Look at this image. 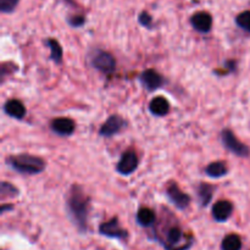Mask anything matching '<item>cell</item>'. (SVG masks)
I'll return each instance as SVG.
<instances>
[{
    "label": "cell",
    "instance_id": "6da1fadb",
    "mask_svg": "<svg viewBox=\"0 0 250 250\" xmlns=\"http://www.w3.org/2000/svg\"><path fill=\"white\" fill-rule=\"evenodd\" d=\"M89 195L85 194L80 185H73L66 194V207L71 220L81 232L88 229V212H89Z\"/></svg>",
    "mask_w": 250,
    "mask_h": 250
},
{
    "label": "cell",
    "instance_id": "7a4b0ae2",
    "mask_svg": "<svg viewBox=\"0 0 250 250\" xmlns=\"http://www.w3.org/2000/svg\"><path fill=\"white\" fill-rule=\"evenodd\" d=\"M6 164L16 172L22 175H38L46 167V163L42 158L32 154H17L6 158Z\"/></svg>",
    "mask_w": 250,
    "mask_h": 250
},
{
    "label": "cell",
    "instance_id": "3957f363",
    "mask_svg": "<svg viewBox=\"0 0 250 250\" xmlns=\"http://www.w3.org/2000/svg\"><path fill=\"white\" fill-rule=\"evenodd\" d=\"M221 141L225 148L229 149L234 155L239 156V158H248L250 155L249 146L247 144L242 143L231 129H224L221 132Z\"/></svg>",
    "mask_w": 250,
    "mask_h": 250
},
{
    "label": "cell",
    "instance_id": "277c9868",
    "mask_svg": "<svg viewBox=\"0 0 250 250\" xmlns=\"http://www.w3.org/2000/svg\"><path fill=\"white\" fill-rule=\"evenodd\" d=\"M92 65L98 71H100L103 73H106V75H110V73H112L116 70V60L107 51H97L92 59Z\"/></svg>",
    "mask_w": 250,
    "mask_h": 250
},
{
    "label": "cell",
    "instance_id": "5b68a950",
    "mask_svg": "<svg viewBox=\"0 0 250 250\" xmlns=\"http://www.w3.org/2000/svg\"><path fill=\"white\" fill-rule=\"evenodd\" d=\"M166 195H167L168 199L172 202V204L180 210L187 209L190 205V202H192V198H190L187 193L183 192V190L178 187L177 183H170V185L167 186V188H166Z\"/></svg>",
    "mask_w": 250,
    "mask_h": 250
},
{
    "label": "cell",
    "instance_id": "8992f818",
    "mask_svg": "<svg viewBox=\"0 0 250 250\" xmlns=\"http://www.w3.org/2000/svg\"><path fill=\"white\" fill-rule=\"evenodd\" d=\"M99 233L105 237H109V238L122 239V241L128 237V232L120 226L117 217H112L109 221L103 222L99 226Z\"/></svg>",
    "mask_w": 250,
    "mask_h": 250
},
{
    "label": "cell",
    "instance_id": "52a82bcc",
    "mask_svg": "<svg viewBox=\"0 0 250 250\" xmlns=\"http://www.w3.org/2000/svg\"><path fill=\"white\" fill-rule=\"evenodd\" d=\"M138 155L134 150H126L122 154L121 159L117 163L116 170L117 172L121 173L122 176H128L133 173L138 167Z\"/></svg>",
    "mask_w": 250,
    "mask_h": 250
},
{
    "label": "cell",
    "instance_id": "ba28073f",
    "mask_svg": "<svg viewBox=\"0 0 250 250\" xmlns=\"http://www.w3.org/2000/svg\"><path fill=\"white\" fill-rule=\"evenodd\" d=\"M126 125L127 122L124 117H121L120 115H111L100 127L99 134L102 137L110 138V137H114L115 134L121 132L126 127Z\"/></svg>",
    "mask_w": 250,
    "mask_h": 250
},
{
    "label": "cell",
    "instance_id": "9c48e42d",
    "mask_svg": "<svg viewBox=\"0 0 250 250\" xmlns=\"http://www.w3.org/2000/svg\"><path fill=\"white\" fill-rule=\"evenodd\" d=\"M139 80H141L143 87L146 90H149V92H154V90L159 89V88H161L165 84V78L158 71L153 70V68L144 70L141 73V76H139Z\"/></svg>",
    "mask_w": 250,
    "mask_h": 250
},
{
    "label": "cell",
    "instance_id": "30bf717a",
    "mask_svg": "<svg viewBox=\"0 0 250 250\" xmlns=\"http://www.w3.org/2000/svg\"><path fill=\"white\" fill-rule=\"evenodd\" d=\"M190 23L195 31L208 33L212 28V16L207 11H198L190 17Z\"/></svg>",
    "mask_w": 250,
    "mask_h": 250
},
{
    "label": "cell",
    "instance_id": "8fae6325",
    "mask_svg": "<svg viewBox=\"0 0 250 250\" xmlns=\"http://www.w3.org/2000/svg\"><path fill=\"white\" fill-rule=\"evenodd\" d=\"M233 214V204L229 200H219L212 207V217L217 222H225Z\"/></svg>",
    "mask_w": 250,
    "mask_h": 250
},
{
    "label": "cell",
    "instance_id": "7c38bea8",
    "mask_svg": "<svg viewBox=\"0 0 250 250\" xmlns=\"http://www.w3.org/2000/svg\"><path fill=\"white\" fill-rule=\"evenodd\" d=\"M51 129L55 132L59 136H71L76 129V124L73 120L68 119V117H59L51 121L50 125Z\"/></svg>",
    "mask_w": 250,
    "mask_h": 250
},
{
    "label": "cell",
    "instance_id": "4fadbf2b",
    "mask_svg": "<svg viewBox=\"0 0 250 250\" xmlns=\"http://www.w3.org/2000/svg\"><path fill=\"white\" fill-rule=\"evenodd\" d=\"M4 112L7 116L12 117L16 120H22L26 116V107L20 100L11 99L7 100L4 105Z\"/></svg>",
    "mask_w": 250,
    "mask_h": 250
},
{
    "label": "cell",
    "instance_id": "5bb4252c",
    "mask_svg": "<svg viewBox=\"0 0 250 250\" xmlns=\"http://www.w3.org/2000/svg\"><path fill=\"white\" fill-rule=\"evenodd\" d=\"M149 110L155 116H165L170 111V103L164 97H156L149 104Z\"/></svg>",
    "mask_w": 250,
    "mask_h": 250
},
{
    "label": "cell",
    "instance_id": "9a60e30c",
    "mask_svg": "<svg viewBox=\"0 0 250 250\" xmlns=\"http://www.w3.org/2000/svg\"><path fill=\"white\" fill-rule=\"evenodd\" d=\"M205 173L209 177L221 178L229 173V167H227V164L225 161H214L205 167Z\"/></svg>",
    "mask_w": 250,
    "mask_h": 250
},
{
    "label": "cell",
    "instance_id": "2e32d148",
    "mask_svg": "<svg viewBox=\"0 0 250 250\" xmlns=\"http://www.w3.org/2000/svg\"><path fill=\"white\" fill-rule=\"evenodd\" d=\"M214 190H215V187L210 185V183H200V185L197 187V194H198V198H199L200 205H202L203 208L208 207L209 203L211 202Z\"/></svg>",
    "mask_w": 250,
    "mask_h": 250
},
{
    "label": "cell",
    "instance_id": "e0dca14e",
    "mask_svg": "<svg viewBox=\"0 0 250 250\" xmlns=\"http://www.w3.org/2000/svg\"><path fill=\"white\" fill-rule=\"evenodd\" d=\"M156 220L155 211L150 208H141L137 212V222L141 225L142 227H149L154 225Z\"/></svg>",
    "mask_w": 250,
    "mask_h": 250
},
{
    "label": "cell",
    "instance_id": "ac0fdd59",
    "mask_svg": "<svg viewBox=\"0 0 250 250\" xmlns=\"http://www.w3.org/2000/svg\"><path fill=\"white\" fill-rule=\"evenodd\" d=\"M242 238L236 233H231L222 239L221 250H241Z\"/></svg>",
    "mask_w": 250,
    "mask_h": 250
},
{
    "label": "cell",
    "instance_id": "d6986e66",
    "mask_svg": "<svg viewBox=\"0 0 250 250\" xmlns=\"http://www.w3.org/2000/svg\"><path fill=\"white\" fill-rule=\"evenodd\" d=\"M46 44L50 48V59L56 63H61L62 61V48H61L60 43L56 39L49 38L46 41Z\"/></svg>",
    "mask_w": 250,
    "mask_h": 250
},
{
    "label": "cell",
    "instance_id": "ffe728a7",
    "mask_svg": "<svg viewBox=\"0 0 250 250\" xmlns=\"http://www.w3.org/2000/svg\"><path fill=\"white\" fill-rule=\"evenodd\" d=\"M0 194H1V199L16 198L20 194V190L11 183L1 182V185H0Z\"/></svg>",
    "mask_w": 250,
    "mask_h": 250
},
{
    "label": "cell",
    "instance_id": "44dd1931",
    "mask_svg": "<svg viewBox=\"0 0 250 250\" xmlns=\"http://www.w3.org/2000/svg\"><path fill=\"white\" fill-rule=\"evenodd\" d=\"M236 23L238 24L242 29H244V31L250 32V11L249 10L241 12V14L236 17Z\"/></svg>",
    "mask_w": 250,
    "mask_h": 250
},
{
    "label": "cell",
    "instance_id": "7402d4cb",
    "mask_svg": "<svg viewBox=\"0 0 250 250\" xmlns=\"http://www.w3.org/2000/svg\"><path fill=\"white\" fill-rule=\"evenodd\" d=\"M19 2L20 0H0V10L4 14H10L16 9Z\"/></svg>",
    "mask_w": 250,
    "mask_h": 250
},
{
    "label": "cell",
    "instance_id": "603a6c76",
    "mask_svg": "<svg viewBox=\"0 0 250 250\" xmlns=\"http://www.w3.org/2000/svg\"><path fill=\"white\" fill-rule=\"evenodd\" d=\"M138 21L142 26L146 27V28H151L153 27V17L146 11L141 12V15L138 16Z\"/></svg>",
    "mask_w": 250,
    "mask_h": 250
},
{
    "label": "cell",
    "instance_id": "cb8c5ba5",
    "mask_svg": "<svg viewBox=\"0 0 250 250\" xmlns=\"http://www.w3.org/2000/svg\"><path fill=\"white\" fill-rule=\"evenodd\" d=\"M67 22L70 26L78 28V27H82L85 23V19L82 15H75V16H70L67 19Z\"/></svg>",
    "mask_w": 250,
    "mask_h": 250
},
{
    "label": "cell",
    "instance_id": "d4e9b609",
    "mask_svg": "<svg viewBox=\"0 0 250 250\" xmlns=\"http://www.w3.org/2000/svg\"><path fill=\"white\" fill-rule=\"evenodd\" d=\"M14 209V207H12V205H6V204H2V207H1V210H0V212H1V214H4L5 211H6V210H12Z\"/></svg>",
    "mask_w": 250,
    "mask_h": 250
}]
</instances>
